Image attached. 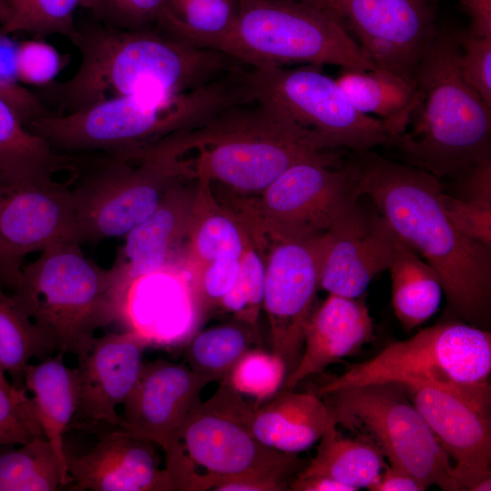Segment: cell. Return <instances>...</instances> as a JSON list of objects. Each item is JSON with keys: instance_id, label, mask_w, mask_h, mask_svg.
<instances>
[{"instance_id": "1", "label": "cell", "mask_w": 491, "mask_h": 491, "mask_svg": "<svg viewBox=\"0 0 491 491\" xmlns=\"http://www.w3.org/2000/svg\"><path fill=\"white\" fill-rule=\"evenodd\" d=\"M93 18L75 22L76 72L35 94L55 114L74 113L122 95H167L204 87L232 73L235 62L212 48L193 45L158 28L126 30Z\"/></svg>"}, {"instance_id": "2", "label": "cell", "mask_w": 491, "mask_h": 491, "mask_svg": "<svg viewBox=\"0 0 491 491\" xmlns=\"http://www.w3.org/2000/svg\"><path fill=\"white\" fill-rule=\"evenodd\" d=\"M350 161L359 195L370 198L396 236L438 274L449 312L486 326L491 306V248L464 235L450 222L440 204L439 178L372 150L355 152Z\"/></svg>"}, {"instance_id": "3", "label": "cell", "mask_w": 491, "mask_h": 491, "mask_svg": "<svg viewBox=\"0 0 491 491\" xmlns=\"http://www.w3.org/2000/svg\"><path fill=\"white\" fill-rule=\"evenodd\" d=\"M246 72L186 93L115 96L74 113H50L26 127L64 155H131L252 99Z\"/></svg>"}, {"instance_id": "4", "label": "cell", "mask_w": 491, "mask_h": 491, "mask_svg": "<svg viewBox=\"0 0 491 491\" xmlns=\"http://www.w3.org/2000/svg\"><path fill=\"white\" fill-rule=\"evenodd\" d=\"M458 60L456 35L436 26L416 67L408 123L387 145L438 178L458 179L491 156V106L463 78Z\"/></svg>"}, {"instance_id": "5", "label": "cell", "mask_w": 491, "mask_h": 491, "mask_svg": "<svg viewBox=\"0 0 491 491\" xmlns=\"http://www.w3.org/2000/svg\"><path fill=\"white\" fill-rule=\"evenodd\" d=\"M181 176L258 195L291 165L337 157L254 98L164 139Z\"/></svg>"}, {"instance_id": "6", "label": "cell", "mask_w": 491, "mask_h": 491, "mask_svg": "<svg viewBox=\"0 0 491 491\" xmlns=\"http://www.w3.org/2000/svg\"><path fill=\"white\" fill-rule=\"evenodd\" d=\"M68 242L41 252L22 268L13 295L54 341L56 351L76 357L87 350L95 332L118 316L126 290L119 270L104 269Z\"/></svg>"}, {"instance_id": "7", "label": "cell", "mask_w": 491, "mask_h": 491, "mask_svg": "<svg viewBox=\"0 0 491 491\" xmlns=\"http://www.w3.org/2000/svg\"><path fill=\"white\" fill-rule=\"evenodd\" d=\"M491 334L463 321L447 320L386 346L318 388L322 396L367 384L417 382L460 395L490 409Z\"/></svg>"}, {"instance_id": "8", "label": "cell", "mask_w": 491, "mask_h": 491, "mask_svg": "<svg viewBox=\"0 0 491 491\" xmlns=\"http://www.w3.org/2000/svg\"><path fill=\"white\" fill-rule=\"evenodd\" d=\"M215 50L250 69L298 63L376 67L342 21L303 0H238L236 21Z\"/></svg>"}, {"instance_id": "9", "label": "cell", "mask_w": 491, "mask_h": 491, "mask_svg": "<svg viewBox=\"0 0 491 491\" xmlns=\"http://www.w3.org/2000/svg\"><path fill=\"white\" fill-rule=\"evenodd\" d=\"M85 155L71 187L82 244L125 236L184 179L161 141L130 156Z\"/></svg>"}, {"instance_id": "10", "label": "cell", "mask_w": 491, "mask_h": 491, "mask_svg": "<svg viewBox=\"0 0 491 491\" xmlns=\"http://www.w3.org/2000/svg\"><path fill=\"white\" fill-rule=\"evenodd\" d=\"M322 396L336 425L372 441L390 465L408 471L426 490H462L450 457L401 385L347 386Z\"/></svg>"}, {"instance_id": "11", "label": "cell", "mask_w": 491, "mask_h": 491, "mask_svg": "<svg viewBox=\"0 0 491 491\" xmlns=\"http://www.w3.org/2000/svg\"><path fill=\"white\" fill-rule=\"evenodd\" d=\"M338 157L307 160L285 170L237 215L264 244L304 241L333 228L358 203L355 168Z\"/></svg>"}, {"instance_id": "12", "label": "cell", "mask_w": 491, "mask_h": 491, "mask_svg": "<svg viewBox=\"0 0 491 491\" xmlns=\"http://www.w3.org/2000/svg\"><path fill=\"white\" fill-rule=\"evenodd\" d=\"M318 67L248 68L246 80L252 98L321 150L362 152L387 145L389 135L384 125L358 112L336 80Z\"/></svg>"}, {"instance_id": "13", "label": "cell", "mask_w": 491, "mask_h": 491, "mask_svg": "<svg viewBox=\"0 0 491 491\" xmlns=\"http://www.w3.org/2000/svg\"><path fill=\"white\" fill-rule=\"evenodd\" d=\"M255 406L225 382L191 412L177 440L195 466L205 470L210 489L222 478L246 474L281 473L296 476L306 466L296 456L272 449L253 435Z\"/></svg>"}, {"instance_id": "14", "label": "cell", "mask_w": 491, "mask_h": 491, "mask_svg": "<svg viewBox=\"0 0 491 491\" xmlns=\"http://www.w3.org/2000/svg\"><path fill=\"white\" fill-rule=\"evenodd\" d=\"M331 241L328 231L304 241L272 242L265 255L262 306L269 323L272 352L284 362L287 375L302 354L306 326L316 307Z\"/></svg>"}, {"instance_id": "15", "label": "cell", "mask_w": 491, "mask_h": 491, "mask_svg": "<svg viewBox=\"0 0 491 491\" xmlns=\"http://www.w3.org/2000/svg\"><path fill=\"white\" fill-rule=\"evenodd\" d=\"M68 242L82 244L68 184H0V256L8 265L22 270L26 255Z\"/></svg>"}, {"instance_id": "16", "label": "cell", "mask_w": 491, "mask_h": 491, "mask_svg": "<svg viewBox=\"0 0 491 491\" xmlns=\"http://www.w3.org/2000/svg\"><path fill=\"white\" fill-rule=\"evenodd\" d=\"M339 19L376 67L410 79L436 29L432 0H342Z\"/></svg>"}, {"instance_id": "17", "label": "cell", "mask_w": 491, "mask_h": 491, "mask_svg": "<svg viewBox=\"0 0 491 491\" xmlns=\"http://www.w3.org/2000/svg\"><path fill=\"white\" fill-rule=\"evenodd\" d=\"M399 385L454 461L462 490L489 491L490 409L435 386L417 382Z\"/></svg>"}, {"instance_id": "18", "label": "cell", "mask_w": 491, "mask_h": 491, "mask_svg": "<svg viewBox=\"0 0 491 491\" xmlns=\"http://www.w3.org/2000/svg\"><path fill=\"white\" fill-rule=\"evenodd\" d=\"M207 384L187 365L162 358L145 363L118 413V427L165 451L178 441Z\"/></svg>"}, {"instance_id": "19", "label": "cell", "mask_w": 491, "mask_h": 491, "mask_svg": "<svg viewBox=\"0 0 491 491\" xmlns=\"http://www.w3.org/2000/svg\"><path fill=\"white\" fill-rule=\"evenodd\" d=\"M146 345V339L135 332L94 338L87 350L77 356L79 403L71 427H118L117 407L140 376Z\"/></svg>"}, {"instance_id": "20", "label": "cell", "mask_w": 491, "mask_h": 491, "mask_svg": "<svg viewBox=\"0 0 491 491\" xmlns=\"http://www.w3.org/2000/svg\"><path fill=\"white\" fill-rule=\"evenodd\" d=\"M153 443L121 427L102 431L82 453L65 449L70 489L75 491H172L174 483Z\"/></svg>"}, {"instance_id": "21", "label": "cell", "mask_w": 491, "mask_h": 491, "mask_svg": "<svg viewBox=\"0 0 491 491\" xmlns=\"http://www.w3.org/2000/svg\"><path fill=\"white\" fill-rule=\"evenodd\" d=\"M358 203L329 230L332 241L320 276V288L328 295L349 298L364 296L371 281L388 269L396 235L376 210Z\"/></svg>"}, {"instance_id": "22", "label": "cell", "mask_w": 491, "mask_h": 491, "mask_svg": "<svg viewBox=\"0 0 491 491\" xmlns=\"http://www.w3.org/2000/svg\"><path fill=\"white\" fill-rule=\"evenodd\" d=\"M196 180L182 179L164 195L155 211L125 235L115 266L126 286L170 267L185 244Z\"/></svg>"}, {"instance_id": "23", "label": "cell", "mask_w": 491, "mask_h": 491, "mask_svg": "<svg viewBox=\"0 0 491 491\" xmlns=\"http://www.w3.org/2000/svg\"><path fill=\"white\" fill-rule=\"evenodd\" d=\"M374 337V325L364 296L328 295L316 306L306 326L301 356L282 389H295L310 376L356 354Z\"/></svg>"}, {"instance_id": "24", "label": "cell", "mask_w": 491, "mask_h": 491, "mask_svg": "<svg viewBox=\"0 0 491 491\" xmlns=\"http://www.w3.org/2000/svg\"><path fill=\"white\" fill-rule=\"evenodd\" d=\"M263 406H255L249 425L265 446L297 454L319 441L335 422L325 401L312 392L280 389Z\"/></svg>"}, {"instance_id": "25", "label": "cell", "mask_w": 491, "mask_h": 491, "mask_svg": "<svg viewBox=\"0 0 491 491\" xmlns=\"http://www.w3.org/2000/svg\"><path fill=\"white\" fill-rule=\"evenodd\" d=\"M79 155L56 152L31 132L14 108L0 97V184H43L60 171L76 170Z\"/></svg>"}, {"instance_id": "26", "label": "cell", "mask_w": 491, "mask_h": 491, "mask_svg": "<svg viewBox=\"0 0 491 491\" xmlns=\"http://www.w3.org/2000/svg\"><path fill=\"white\" fill-rule=\"evenodd\" d=\"M62 355L58 352L28 364L24 388L32 395L29 397L44 436L66 465L65 434L78 408L79 382L76 368L66 366Z\"/></svg>"}, {"instance_id": "27", "label": "cell", "mask_w": 491, "mask_h": 491, "mask_svg": "<svg viewBox=\"0 0 491 491\" xmlns=\"http://www.w3.org/2000/svg\"><path fill=\"white\" fill-rule=\"evenodd\" d=\"M197 187L185 241V256L195 276L217 259L240 258L250 230L246 223L218 201L211 184L196 180Z\"/></svg>"}, {"instance_id": "28", "label": "cell", "mask_w": 491, "mask_h": 491, "mask_svg": "<svg viewBox=\"0 0 491 491\" xmlns=\"http://www.w3.org/2000/svg\"><path fill=\"white\" fill-rule=\"evenodd\" d=\"M336 80L358 112L384 125L389 142L404 132L417 99L415 79L376 67L342 68Z\"/></svg>"}, {"instance_id": "29", "label": "cell", "mask_w": 491, "mask_h": 491, "mask_svg": "<svg viewBox=\"0 0 491 491\" xmlns=\"http://www.w3.org/2000/svg\"><path fill=\"white\" fill-rule=\"evenodd\" d=\"M386 465L376 444L360 436H344L333 422L319 439L315 456L297 476H327L356 491L369 489Z\"/></svg>"}, {"instance_id": "30", "label": "cell", "mask_w": 491, "mask_h": 491, "mask_svg": "<svg viewBox=\"0 0 491 491\" xmlns=\"http://www.w3.org/2000/svg\"><path fill=\"white\" fill-rule=\"evenodd\" d=\"M388 270L395 315L406 330H412L437 311L443 295L439 276L398 237Z\"/></svg>"}, {"instance_id": "31", "label": "cell", "mask_w": 491, "mask_h": 491, "mask_svg": "<svg viewBox=\"0 0 491 491\" xmlns=\"http://www.w3.org/2000/svg\"><path fill=\"white\" fill-rule=\"evenodd\" d=\"M70 483L65 463L44 436L0 448V491H56Z\"/></svg>"}, {"instance_id": "32", "label": "cell", "mask_w": 491, "mask_h": 491, "mask_svg": "<svg viewBox=\"0 0 491 491\" xmlns=\"http://www.w3.org/2000/svg\"><path fill=\"white\" fill-rule=\"evenodd\" d=\"M54 341L41 329L13 293L0 286V369L24 388V374L33 359L55 352Z\"/></svg>"}, {"instance_id": "33", "label": "cell", "mask_w": 491, "mask_h": 491, "mask_svg": "<svg viewBox=\"0 0 491 491\" xmlns=\"http://www.w3.org/2000/svg\"><path fill=\"white\" fill-rule=\"evenodd\" d=\"M237 14L238 0H166L156 28L193 45L215 49Z\"/></svg>"}, {"instance_id": "34", "label": "cell", "mask_w": 491, "mask_h": 491, "mask_svg": "<svg viewBox=\"0 0 491 491\" xmlns=\"http://www.w3.org/2000/svg\"><path fill=\"white\" fill-rule=\"evenodd\" d=\"M260 343V333L235 319L199 333L187 349V366L207 383L225 382L239 360Z\"/></svg>"}, {"instance_id": "35", "label": "cell", "mask_w": 491, "mask_h": 491, "mask_svg": "<svg viewBox=\"0 0 491 491\" xmlns=\"http://www.w3.org/2000/svg\"><path fill=\"white\" fill-rule=\"evenodd\" d=\"M9 20L1 33H26L45 39L59 35L70 40L75 29V14L80 8L92 15L95 0H8Z\"/></svg>"}, {"instance_id": "36", "label": "cell", "mask_w": 491, "mask_h": 491, "mask_svg": "<svg viewBox=\"0 0 491 491\" xmlns=\"http://www.w3.org/2000/svg\"><path fill=\"white\" fill-rule=\"evenodd\" d=\"M239 262L237 281L223 297L219 307L259 333L258 319L265 291L266 259L262 247L251 232Z\"/></svg>"}, {"instance_id": "37", "label": "cell", "mask_w": 491, "mask_h": 491, "mask_svg": "<svg viewBox=\"0 0 491 491\" xmlns=\"http://www.w3.org/2000/svg\"><path fill=\"white\" fill-rule=\"evenodd\" d=\"M286 375V366L277 356L257 346L239 360L225 383L242 395L255 396L259 404L282 389Z\"/></svg>"}, {"instance_id": "38", "label": "cell", "mask_w": 491, "mask_h": 491, "mask_svg": "<svg viewBox=\"0 0 491 491\" xmlns=\"http://www.w3.org/2000/svg\"><path fill=\"white\" fill-rule=\"evenodd\" d=\"M44 436L25 388L0 378V448L25 444Z\"/></svg>"}, {"instance_id": "39", "label": "cell", "mask_w": 491, "mask_h": 491, "mask_svg": "<svg viewBox=\"0 0 491 491\" xmlns=\"http://www.w3.org/2000/svg\"><path fill=\"white\" fill-rule=\"evenodd\" d=\"M65 64L57 49L44 39L32 38L16 43L14 69L18 82L37 88L55 81Z\"/></svg>"}, {"instance_id": "40", "label": "cell", "mask_w": 491, "mask_h": 491, "mask_svg": "<svg viewBox=\"0 0 491 491\" xmlns=\"http://www.w3.org/2000/svg\"><path fill=\"white\" fill-rule=\"evenodd\" d=\"M15 45L7 35L0 34V97L14 108L26 125L52 111L35 92L18 82L14 69Z\"/></svg>"}, {"instance_id": "41", "label": "cell", "mask_w": 491, "mask_h": 491, "mask_svg": "<svg viewBox=\"0 0 491 491\" xmlns=\"http://www.w3.org/2000/svg\"><path fill=\"white\" fill-rule=\"evenodd\" d=\"M456 38L463 78L491 106V37L466 30Z\"/></svg>"}, {"instance_id": "42", "label": "cell", "mask_w": 491, "mask_h": 491, "mask_svg": "<svg viewBox=\"0 0 491 491\" xmlns=\"http://www.w3.org/2000/svg\"><path fill=\"white\" fill-rule=\"evenodd\" d=\"M92 16L109 25L126 30L156 28L166 0H95Z\"/></svg>"}, {"instance_id": "43", "label": "cell", "mask_w": 491, "mask_h": 491, "mask_svg": "<svg viewBox=\"0 0 491 491\" xmlns=\"http://www.w3.org/2000/svg\"><path fill=\"white\" fill-rule=\"evenodd\" d=\"M439 199L448 219L461 234L491 248V205L462 199L443 191Z\"/></svg>"}, {"instance_id": "44", "label": "cell", "mask_w": 491, "mask_h": 491, "mask_svg": "<svg viewBox=\"0 0 491 491\" xmlns=\"http://www.w3.org/2000/svg\"><path fill=\"white\" fill-rule=\"evenodd\" d=\"M240 258H221L206 265L194 276L195 296L201 308L219 306L237 281Z\"/></svg>"}, {"instance_id": "45", "label": "cell", "mask_w": 491, "mask_h": 491, "mask_svg": "<svg viewBox=\"0 0 491 491\" xmlns=\"http://www.w3.org/2000/svg\"><path fill=\"white\" fill-rule=\"evenodd\" d=\"M296 476L281 473L240 475L217 480L215 491H285Z\"/></svg>"}, {"instance_id": "46", "label": "cell", "mask_w": 491, "mask_h": 491, "mask_svg": "<svg viewBox=\"0 0 491 491\" xmlns=\"http://www.w3.org/2000/svg\"><path fill=\"white\" fill-rule=\"evenodd\" d=\"M458 180L457 197L491 205V156L479 161Z\"/></svg>"}, {"instance_id": "47", "label": "cell", "mask_w": 491, "mask_h": 491, "mask_svg": "<svg viewBox=\"0 0 491 491\" xmlns=\"http://www.w3.org/2000/svg\"><path fill=\"white\" fill-rule=\"evenodd\" d=\"M371 491H424L419 481L406 469L386 465L377 481L370 486Z\"/></svg>"}, {"instance_id": "48", "label": "cell", "mask_w": 491, "mask_h": 491, "mask_svg": "<svg viewBox=\"0 0 491 491\" xmlns=\"http://www.w3.org/2000/svg\"><path fill=\"white\" fill-rule=\"evenodd\" d=\"M470 17L469 31L480 36L491 37V0H461Z\"/></svg>"}, {"instance_id": "49", "label": "cell", "mask_w": 491, "mask_h": 491, "mask_svg": "<svg viewBox=\"0 0 491 491\" xmlns=\"http://www.w3.org/2000/svg\"><path fill=\"white\" fill-rule=\"evenodd\" d=\"M293 491H353V489L335 479L322 476H297L290 484Z\"/></svg>"}, {"instance_id": "50", "label": "cell", "mask_w": 491, "mask_h": 491, "mask_svg": "<svg viewBox=\"0 0 491 491\" xmlns=\"http://www.w3.org/2000/svg\"><path fill=\"white\" fill-rule=\"evenodd\" d=\"M303 1L333 15L334 16L339 19V8H340V4L342 0H303Z\"/></svg>"}, {"instance_id": "51", "label": "cell", "mask_w": 491, "mask_h": 491, "mask_svg": "<svg viewBox=\"0 0 491 491\" xmlns=\"http://www.w3.org/2000/svg\"><path fill=\"white\" fill-rule=\"evenodd\" d=\"M9 5L8 0H0V26L4 28L9 20Z\"/></svg>"}, {"instance_id": "52", "label": "cell", "mask_w": 491, "mask_h": 491, "mask_svg": "<svg viewBox=\"0 0 491 491\" xmlns=\"http://www.w3.org/2000/svg\"><path fill=\"white\" fill-rule=\"evenodd\" d=\"M0 263H2L4 266H5L7 268H9L11 271L18 274V275H21L22 274V270H17L15 268H14L13 266H11L10 265H8L1 256H0Z\"/></svg>"}, {"instance_id": "53", "label": "cell", "mask_w": 491, "mask_h": 491, "mask_svg": "<svg viewBox=\"0 0 491 491\" xmlns=\"http://www.w3.org/2000/svg\"><path fill=\"white\" fill-rule=\"evenodd\" d=\"M7 376L1 369H0V378Z\"/></svg>"}]
</instances>
